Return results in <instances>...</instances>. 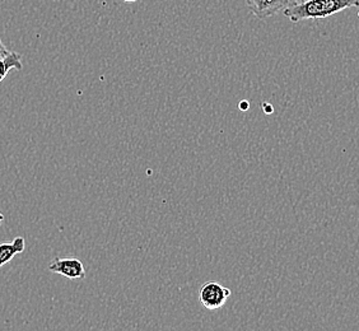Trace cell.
Segmentation results:
<instances>
[{
    "label": "cell",
    "instance_id": "obj_3",
    "mask_svg": "<svg viewBox=\"0 0 359 331\" xmlns=\"http://www.w3.org/2000/svg\"><path fill=\"white\" fill-rule=\"evenodd\" d=\"M250 12L259 20H266L276 14L284 12L290 8L293 1L292 0H245Z\"/></svg>",
    "mask_w": 359,
    "mask_h": 331
},
{
    "label": "cell",
    "instance_id": "obj_7",
    "mask_svg": "<svg viewBox=\"0 0 359 331\" xmlns=\"http://www.w3.org/2000/svg\"><path fill=\"white\" fill-rule=\"evenodd\" d=\"M12 51H9L8 50L7 46L4 45V42H3V40L0 39V58H6V56L9 55Z\"/></svg>",
    "mask_w": 359,
    "mask_h": 331
},
{
    "label": "cell",
    "instance_id": "obj_11",
    "mask_svg": "<svg viewBox=\"0 0 359 331\" xmlns=\"http://www.w3.org/2000/svg\"><path fill=\"white\" fill-rule=\"evenodd\" d=\"M4 221V215L0 213V224H1V222Z\"/></svg>",
    "mask_w": 359,
    "mask_h": 331
},
{
    "label": "cell",
    "instance_id": "obj_10",
    "mask_svg": "<svg viewBox=\"0 0 359 331\" xmlns=\"http://www.w3.org/2000/svg\"><path fill=\"white\" fill-rule=\"evenodd\" d=\"M121 1H124V3H135L138 0H121Z\"/></svg>",
    "mask_w": 359,
    "mask_h": 331
},
{
    "label": "cell",
    "instance_id": "obj_8",
    "mask_svg": "<svg viewBox=\"0 0 359 331\" xmlns=\"http://www.w3.org/2000/svg\"><path fill=\"white\" fill-rule=\"evenodd\" d=\"M263 109L264 112H265V114H268V115L273 114V110H274V109H273V106H270L269 104H264Z\"/></svg>",
    "mask_w": 359,
    "mask_h": 331
},
{
    "label": "cell",
    "instance_id": "obj_6",
    "mask_svg": "<svg viewBox=\"0 0 359 331\" xmlns=\"http://www.w3.org/2000/svg\"><path fill=\"white\" fill-rule=\"evenodd\" d=\"M22 56L18 53L12 51L6 58H0V82H3L12 69L22 70Z\"/></svg>",
    "mask_w": 359,
    "mask_h": 331
},
{
    "label": "cell",
    "instance_id": "obj_2",
    "mask_svg": "<svg viewBox=\"0 0 359 331\" xmlns=\"http://www.w3.org/2000/svg\"><path fill=\"white\" fill-rule=\"evenodd\" d=\"M231 297V290L217 282H208L199 290V301L204 309L218 310L224 306Z\"/></svg>",
    "mask_w": 359,
    "mask_h": 331
},
{
    "label": "cell",
    "instance_id": "obj_1",
    "mask_svg": "<svg viewBox=\"0 0 359 331\" xmlns=\"http://www.w3.org/2000/svg\"><path fill=\"white\" fill-rule=\"evenodd\" d=\"M359 0H304L293 3L283 13L290 22L324 20L351 8H358Z\"/></svg>",
    "mask_w": 359,
    "mask_h": 331
},
{
    "label": "cell",
    "instance_id": "obj_4",
    "mask_svg": "<svg viewBox=\"0 0 359 331\" xmlns=\"http://www.w3.org/2000/svg\"><path fill=\"white\" fill-rule=\"evenodd\" d=\"M48 270L65 276L68 279H83L86 276L83 262L78 260L76 257H56L48 265Z\"/></svg>",
    "mask_w": 359,
    "mask_h": 331
},
{
    "label": "cell",
    "instance_id": "obj_12",
    "mask_svg": "<svg viewBox=\"0 0 359 331\" xmlns=\"http://www.w3.org/2000/svg\"><path fill=\"white\" fill-rule=\"evenodd\" d=\"M293 3H301V1H304V0H292Z\"/></svg>",
    "mask_w": 359,
    "mask_h": 331
},
{
    "label": "cell",
    "instance_id": "obj_5",
    "mask_svg": "<svg viewBox=\"0 0 359 331\" xmlns=\"http://www.w3.org/2000/svg\"><path fill=\"white\" fill-rule=\"evenodd\" d=\"M25 238L17 237L13 242L9 243H0V268L6 265L13 259L14 256L18 255L25 251Z\"/></svg>",
    "mask_w": 359,
    "mask_h": 331
},
{
    "label": "cell",
    "instance_id": "obj_9",
    "mask_svg": "<svg viewBox=\"0 0 359 331\" xmlns=\"http://www.w3.org/2000/svg\"><path fill=\"white\" fill-rule=\"evenodd\" d=\"M238 107H240L242 111L249 110V102H248V101H242L241 104H238Z\"/></svg>",
    "mask_w": 359,
    "mask_h": 331
}]
</instances>
